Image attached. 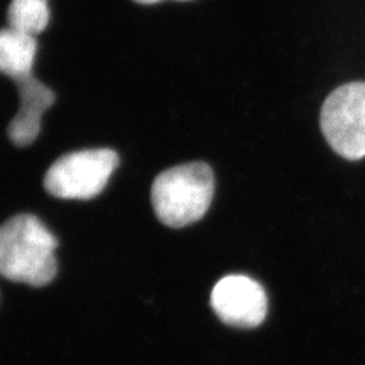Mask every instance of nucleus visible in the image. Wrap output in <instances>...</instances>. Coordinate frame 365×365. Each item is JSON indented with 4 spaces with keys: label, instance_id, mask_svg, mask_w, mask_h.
Segmentation results:
<instances>
[{
    "label": "nucleus",
    "instance_id": "5",
    "mask_svg": "<svg viewBox=\"0 0 365 365\" xmlns=\"http://www.w3.org/2000/svg\"><path fill=\"white\" fill-rule=\"evenodd\" d=\"M210 304L222 323L236 327H257L264 323L268 311L264 287L239 274L222 277L215 284Z\"/></svg>",
    "mask_w": 365,
    "mask_h": 365
},
{
    "label": "nucleus",
    "instance_id": "4",
    "mask_svg": "<svg viewBox=\"0 0 365 365\" xmlns=\"http://www.w3.org/2000/svg\"><path fill=\"white\" fill-rule=\"evenodd\" d=\"M319 127L332 150L347 160L365 157V83H349L327 96Z\"/></svg>",
    "mask_w": 365,
    "mask_h": 365
},
{
    "label": "nucleus",
    "instance_id": "1",
    "mask_svg": "<svg viewBox=\"0 0 365 365\" xmlns=\"http://www.w3.org/2000/svg\"><path fill=\"white\" fill-rule=\"evenodd\" d=\"M58 241L37 216L17 215L0 227V276L44 287L56 276Z\"/></svg>",
    "mask_w": 365,
    "mask_h": 365
},
{
    "label": "nucleus",
    "instance_id": "8",
    "mask_svg": "<svg viewBox=\"0 0 365 365\" xmlns=\"http://www.w3.org/2000/svg\"><path fill=\"white\" fill-rule=\"evenodd\" d=\"M6 17L11 29L37 37L49 25L48 0H11Z\"/></svg>",
    "mask_w": 365,
    "mask_h": 365
},
{
    "label": "nucleus",
    "instance_id": "9",
    "mask_svg": "<svg viewBox=\"0 0 365 365\" xmlns=\"http://www.w3.org/2000/svg\"><path fill=\"white\" fill-rule=\"evenodd\" d=\"M134 2L142 4V5H154V4L163 2V0H134ZM178 2H189V0H178Z\"/></svg>",
    "mask_w": 365,
    "mask_h": 365
},
{
    "label": "nucleus",
    "instance_id": "7",
    "mask_svg": "<svg viewBox=\"0 0 365 365\" xmlns=\"http://www.w3.org/2000/svg\"><path fill=\"white\" fill-rule=\"evenodd\" d=\"M37 40L14 29H0V73L20 81L32 76L37 55Z\"/></svg>",
    "mask_w": 365,
    "mask_h": 365
},
{
    "label": "nucleus",
    "instance_id": "6",
    "mask_svg": "<svg viewBox=\"0 0 365 365\" xmlns=\"http://www.w3.org/2000/svg\"><path fill=\"white\" fill-rule=\"evenodd\" d=\"M20 108L8 127L9 140L17 146H28L37 139L44 111L55 102V93L37 78L28 76L17 81Z\"/></svg>",
    "mask_w": 365,
    "mask_h": 365
},
{
    "label": "nucleus",
    "instance_id": "2",
    "mask_svg": "<svg viewBox=\"0 0 365 365\" xmlns=\"http://www.w3.org/2000/svg\"><path fill=\"white\" fill-rule=\"evenodd\" d=\"M215 193L213 170L205 163H187L166 169L151 189L157 218L165 225L181 228L207 213Z\"/></svg>",
    "mask_w": 365,
    "mask_h": 365
},
{
    "label": "nucleus",
    "instance_id": "3",
    "mask_svg": "<svg viewBox=\"0 0 365 365\" xmlns=\"http://www.w3.org/2000/svg\"><path fill=\"white\" fill-rule=\"evenodd\" d=\"M119 155L108 148L83 150L60 157L44 177V187L63 200H91L106 189Z\"/></svg>",
    "mask_w": 365,
    "mask_h": 365
}]
</instances>
